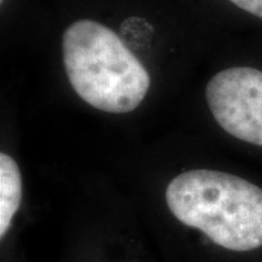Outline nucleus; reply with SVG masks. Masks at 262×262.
Segmentation results:
<instances>
[{
  "label": "nucleus",
  "instance_id": "nucleus-1",
  "mask_svg": "<svg viewBox=\"0 0 262 262\" xmlns=\"http://www.w3.org/2000/svg\"><path fill=\"white\" fill-rule=\"evenodd\" d=\"M166 204L182 225L236 252L262 246V188L232 173L195 169L172 179Z\"/></svg>",
  "mask_w": 262,
  "mask_h": 262
},
{
  "label": "nucleus",
  "instance_id": "nucleus-2",
  "mask_svg": "<svg viewBox=\"0 0 262 262\" xmlns=\"http://www.w3.org/2000/svg\"><path fill=\"white\" fill-rule=\"evenodd\" d=\"M63 63L75 92L99 111L127 114L146 98L150 76L113 29L91 19L63 34Z\"/></svg>",
  "mask_w": 262,
  "mask_h": 262
},
{
  "label": "nucleus",
  "instance_id": "nucleus-3",
  "mask_svg": "<svg viewBox=\"0 0 262 262\" xmlns=\"http://www.w3.org/2000/svg\"><path fill=\"white\" fill-rule=\"evenodd\" d=\"M206 99L219 125L239 140L262 147V72L232 67L207 83Z\"/></svg>",
  "mask_w": 262,
  "mask_h": 262
},
{
  "label": "nucleus",
  "instance_id": "nucleus-4",
  "mask_svg": "<svg viewBox=\"0 0 262 262\" xmlns=\"http://www.w3.org/2000/svg\"><path fill=\"white\" fill-rule=\"evenodd\" d=\"M22 198V179L16 162L0 155V236L5 237Z\"/></svg>",
  "mask_w": 262,
  "mask_h": 262
},
{
  "label": "nucleus",
  "instance_id": "nucleus-5",
  "mask_svg": "<svg viewBox=\"0 0 262 262\" xmlns=\"http://www.w3.org/2000/svg\"><path fill=\"white\" fill-rule=\"evenodd\" d=\"M237 8L262 19V0H229Z\"/></svg>",
  "mask_w": 262,
  "mask_h": 262
},
{
  "label": "nucleus",
  "instance_id": "nucleus-6",
  "mask_svg": "<svg viewBox=\"0 0 262 262\" xmlns=\"http://www.w3.org/2000/svg\"><path fill=\"white\" fill-rule=\"evenodd\" d=\"M2 2H3V0H2Z\"/></svg>",
  "mask_w": 262,
  "mask_h": 262
}]
</instances>
